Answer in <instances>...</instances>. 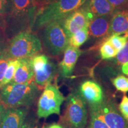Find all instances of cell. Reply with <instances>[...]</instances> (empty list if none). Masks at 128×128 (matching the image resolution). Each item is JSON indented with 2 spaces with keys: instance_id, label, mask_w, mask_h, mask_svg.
Listing matches in <instances>:
<instances>
[{
  "instance_id": "1",
  "label": "cell",
  "mask_w": 128,
  "mask_h": 128,
  "mask_svg": "<svg viewBox=\"0 0 128 128\" xmlns=\"http://www.w3.org/2000/svg\"><path fill=\"white\" fill-rule=\"evenodd\" d=\"M39 87L34 80L25 83H9L0 90V100L6 109L28 108L36 100Z\"/></svg>"
},
{
  "instance_id": "2",
  "label": "cell",
  "mask_w": 128,
  "mask_h": 128,
  "mask_svg": "<svg viewBox=\"0 0 128 128\" xmlns=\"http://www.w3.org/2000/svg\"><path fill=\"white\" fill-rule=\"evenodd\" d=\"M41 50L42 44L38 36L29 31H25L12 38L2 54L10 60L28 58Z\"/></svg>"
},
{
  "instance_id": "3",
  "label": "cell",
  "mask_w": 128,
  "mask_h": 128,
  "mask_svg": "<svg viewBox=\"0 0 128 128\" xmlns=\"http://www.w3.org/2000/svg\"><path fill=\"white\" fill-rule=\"evenodd\" d=\"M86 1L56 0L40 12H38L34 22L35 28H40L50 22L63 20L72 12L81 8Z\"/></svg>"
},
{
  "instance_id": "4",
  "label": "cell",
  "mask_w": 128,
  "mask_h": 128,
  "mask_svg": "<svg viewBox=\"0 0 128 128\" xmlns=\"http://www.w3.org/2000/svg\"><path fill=\"white\" fill-rule=\"evenodd\" d=\"M63 120L68 128H84L87 124L86 103L79 92H72L67 97Z\"/></svg>"
},
{
  "instance_id": "5",
  "label": "cell",
  "mask_w": 128,
  "mask_h": 128,
  "mask_svg": "<svg viewBox=\"0 0 128 128\" xmlns=\"http://www.w3.org/2000/svg\"><path fill=\"white\" fill-rule=\"evenodd\" d=\"M44 44L51 55L57 56L65 51L69 44V38L64 30L62 21H55L45 26Z\"/></svg>"
},
{
  "instance_id": "6",
  "label": "cell",
  "mask_w": 128,
  "mask_h": 128,
  "mask_svg": "<svg viewBox=\"0 0 128 128\" xmlns=\"http://www.w3.org/2000/svg\"><path fill=\"white\" fill-rule=\"evenodd\" d=\"M65 98L55 85L49 84L44 87L38 101L37 114L39 118H47L54 114H60Z\"/></svg>"
},
{
  "instance_id": "7",
  "label": "cell",
  "mask_w": 128,
  "mask_h": 128,
  "mask_svg": "<svg viewBox=\"0 0 128 128\" xmlns=\"http://www.w3.org/2000/svg\"><path fill=\"white\" fill-rule=\"evenodd\" d=\"M90 107V111L100 118L109 128H128V122L120 114L113 102L104 100L100 104Z\"/></svg>"
},
{
  "instance_id": "8",
  "label": "cell",
  "mask_w": 128,
  "mask_h": 128,
  "mask_svg": "<svg viewBox=\"0 0 128 128\" xmlns=\"http://www.w3.org/2000/svg\"><path fill=\"white\" fill-rule=\"evenodd\" d=\"M92 17L83 8H80L62 20L64 30L68 38L82 28H88Z\"/></svg>"
},
{
  "instance_id": "9",
  "label": "cell",
  "mask_w": 128,
  "mask_h": 128,
  "mask_svg": "<svg viewBox=\"0 0 128 128\" xmlns=\"http://www.w3.org/2000/svg\"><path fill=\"white\" fill-rule=\"evenodd\" d=\"M79 92L90 106L100 104L104 101L102 88L95 81L88 80L83 82L80 87Z\"/></svg>"
},
{
  "instance_id": "10",
  "label": "cell",
  "mask_w": 128,
  "mask_h": 128,
  "mask_svg": "<svg viewBox=\"0 0 128 128\" xmlns=\"http://www.w3.org/2000/svg\"><path fill=\"white\" fill-rule=\"evenodd\" d=\"M28 113L27 108H7L0 121V128H22Z\"/></svg>"
},
{
  "instance_id": "11",
  "label": "cell",
  "mask_w": 128,
  "mask_h": 128,
  "mask_svg": "<svg viewBox=\"0 0 128 128\" xmlns=\"http://www.w3.org/2000/svg\"><path fill=\"white\" fill-rule=\"evenodd\" d=\"M82 51L70 45L64 51V58L59 64L60 73L64 77H68L73 73L76 62Z\"/></svg>"
},
{
  "instance_id": "12",
  "label": "cell",
  "mask_w": 128,
  "mask_h": 128,
  "mask_svg": "<svg viewBox=\"0 0 128 128\" xmlns=\"http://www.w3.org/2000/svg\"><path fill=\"white\" fill-rule=\"evenodd\" d=\"M128 34V10H117L111 17L107 38L112 35Z\"/></svg>"
},
{
  "instance_id": "13",
  "label": "cell",
  "mask_w": 128,
  "mask_h": 128,
  "mask_svg": "<svg viewBox=\"0 0 128 128\" xmlns=\"http://www.w3.org/2000/svg\"><path fill=\"white\" fill-rule=\"evenodd\" d=\"M82 8L92 17L111 16L115 12L108 0H87Z\"/></svg>"
},
{
  "instance_id": "14",
  "label": "cell",
  "mask_w": 128,
  "mask_h": 128,
  "mask_svg": "<svg viewBox=\"0 0 128 128\" xmlns=\"http://www.w3.org/2000/svg\"><path fill=\"white\" fill-rule=\"evenodd\" d=\"M110 19V16H101L92 18L88 28L89 36L93 38H100L108 36Z\"/></svg>"
},
{
  "instance_id": "15",
  "label": "cell",
  "mask_w": 128,
  "mask_h": 128,
  "mask_svg": "<svg viewBox=\"0 0 128 128\" xmlns=\"http://www.w3.org/2000/svg\"><path fill=\"white\" fill-rule=\"evenodd\" d=\"M33 80H34V71L32 66L31 58L20 59V63L10 82L21 84Z\"/></svg>"
},
{
  "instance_id": "16",
  "label": "cell",
  "mask_w": 128,
  "mask_h": 128,
  "mask_svg": "<svg viewBox=\"0 0 128 128\" xmlns=\"http://www.w3.org/2000/svg\"><path fill=\"white\" fill-rule=\"evenodd\" d=\"M56 70L55 64L49 60L42 70L34 72V81L40 90L50 84L55 76Z\"/></svg>"
},
{
  "instance_id": "17",
  "label": "cell",
  "mask_w": 128,
  "mask_h": 128,
  "mask_svg": "<svg viewBox=\"0 0 128 128\" xmlns=\"http://www.w3.org/2000/svg\"><path fill=\"white\" fill-rule=\"evenodd\" d=\"M10 10L14 17H20L33 12L36 7L33 0H10Z\"/></svg>"
},
{
  "instance_id": "18",
  "label": "cell",
  "mask_w": 128,
  "mask_h": 128,
  "mask_svg": "<svg viewBox=\"0 0 128 128\" xmlns=\"http://www.w3.org/2000/svg\"><path fill=\"white\" fill-rule=\"evenodd\" d=\"M88 28H82L78 30L76 33L69 38V44L73 47L79 48L88 39Z\"/></svg>"
},
{
  "instance_id": "19",
  "label": "cell",
  "mask_w": 128,
  "mask_h": 128,
  "mask_svg": "<svg viewBox=\"0 0 128 128\" xmlns=\"http://www.w3.org/2000/svg\"><path fill=\"white\" fill-rule=\"evenodd\" d=\"M19 63H20V59H12L10 60L6 72H5L4 78L1 82V89L12 81Z\"/></svg>"
},
{
  "instance_id": "20",
  "label": "cell",
  "mask_w": 128,
  "mask_h": 128,
  "mask_svg": "<svg viewBox=\"0 0 128 128\" xmlns=\"http://www.w3.org/2000/svg\"><path fill=\"white\" fill-rule=\"evenodd\" d=\"M99 52L101 57L103 60H111L116 57L118 52L114 47L112 45V44L109 42L108 39H106L101 44Z\"/></svg>"
},
{
  "instance_id": "21",
  "label": "cell",
  "mask_w": 128,
  "mask_h": 128,
  "mask_svg": "<svg viewBox=\"0 0 128 128\" xmlns=\"http://www.w3.org/2000/svg\"><path fill=\"white\" fill-rule=\"evenodd\" d=\"M107 39L114 49L119 52L125 45L128 39V34H124V36L113 34L107 38Z\"/></svg>"
},
{
  "instance_id": "22",
  "label": "cell",
  "mask_w": 128,
  "mask_h": 128,
  "mask_svg": "<svg viewBox=\"0 0 128 128\" xmlns=\"http://www.w3.org/2000/svg\"><path fill=\"white\" fill-rule=\"evenodd\" d=\"M49 60L47 56L44 54L36 55L31 58V64L34 72L42 70Z\"/></svg>"
},
{
  "instance_id": "23",
  "label": "cell",
  "mask_w": 128,
  "mask_h": 128,
  "mask_svg": "<svg viewBox=\"0 0 128 128\" xmlns=\"http://www.w3.org/2000/svg\"><path fill=\"white\" fill-rule=\"evenodd\" d=\"M112 82L117 90L124 93L128 92V78L119 75L112 80Z\"/></svg>"
},
{
  "instance_id": "24",
  "label": "cell",
  "mask_w": 128,
  "mask_h": 128,
  "mask_svg": "<svg viewBox=\"0 0 128 128\" xmlns=\"http://www.w3.org/2000/svg\"><path fill=\"white\" fill-rule=\"evenodd\" d=\"M88 128H109L97 115L90 111V122Z\"/></svg>"
},
{
  "instance_id": "25",
  "label": "cell",
  "mask_w": 128,
  "mask_h": 128,
  "mask_svg": "<svg viewBox=\"0 0 128 128\" xmlns=\"http://www.w3.org/2000/svg\"><path fill=\"white\" fill-rule=\"evenodd\" d=\"M116 58L117 63L119 65H122L123 64L128 62V40L124 48L118 52Z\"/></svg>"
},
{
  "instance_id": "26",
  "label": "cell",
  "mask_w": 128,
  "mask_h": 128,
  "mask_svg": "<svg viewBox=\"0 0 128 128\" xmlns=\"http://www.w3.org/2000/svg\"><path fill=\"white\" fill-rule=\"evenodd\" d=\"M10 60V59L5 56L4 55H2V54H1V55H0V89H1V82L4 78L5 72H6Z\"/></svg>"
},
{
  "instance_id": "27",
  "label": "cell",
  "mask_w": 128,
  "mask_h": 128,
  "mask_svg": "<svg viewBox=\"0 0 128 128\" xmlns=\"http://www.w3.org/2000/svg\"><path fill=\"white\" fill-rule=\"evenodd\" d=\"M119 109L122 116L128 122V97L126 95L123 96L120 103L119 105Z\"/></svg>"
},
{
  "instance_id": "28",
  "label": "cell",
  "mask_w": 128,
  "mask_h": 128,
  "mask_svg": "<svg viewBox=\"0 0 128 128\" xmlns=\"http://www.w3.org/2000/svg\"><path fill=\"white\" fill-rule=\"evenodd\" d=\"M56 1V0H36L35 6L38 7V12H40L43 9L47 7L48 5Z\"/></svg>"
},
{
  "instance_id": "29",
  "label": "cell",
  "mask_w": 128,
  "mask_h": 128,
  "mask_svg": "<svg viewBox=\"0 0 128 128\" xmlns=\"http://www.w3.org/2000/svg\"><path fill=\"white\" fill-rule=\"evenodd\" d=\"M10 10V3L8 0H0V14L2 15Z\"/></svg>"
},
{
  "instance_id": "30",
  "label": "cell",
  "mask_w": 128,
  "mask_h": 128,
  "mask_svg": "<svg viewBox=\"0 0 128 128\" xmlns=\"http://www.w3.org/2000/svg\"><path fill=\"white\" fill-rule=\"evenodd\" d=\"M108 1L115 10L121 8L128 2V0H108Z\"/></svg>"
},
{
  "instance_id": "31",
  "label": "cell",
  "mask_w": 128,
  "mask_h": 128,
  "mask_svg": "<svg viewBox=\"0 0 128 128\" xmlns=\"http://www.w3.org/2000/svg\"><path fill=\"white\" fill-rule=\"evenodd\" d=\"M122 71L124 74L128 76V62L122 64Z\"/></svg>"
},
{
  "instance_id": "32",
  "label": "cell",
  "mask_w": 128,
  "mask_h": 128,
  "mask_svg": "<svg viewBox=\"0 0 128 128\" xmlns=\"http://www.w3.org/2000/svg\"><path fill=\"white\" fill-rule=\"evenodd\" d=\"M6 110V108H5L4 106L2 105V104L1 102V100H0V121H1L2 115L4 114L5 110Z\"/></svg>"
},
{
  "instance_id": "33",
  "label": "cell",
  "mask_w": 128,
  "mask_h": 128,
  "mask_svg": "<svg viewBox=\"0 0 128 128\" xmlns=\"http://www.w3.org/2000/svg\"><path fill=\"white\" fill-rule=\"evenodd\" d=\"M44 128H64L62 125H60V124H50V125L48 126V127Z\"/></svg>"
},
{
  "instance_id": "34",
  "label": "cell",
  "mask_w": 128,
  "mask_h": 128,
  "mask_svg": "<svg viewBox=\"0 0 128 128\" xmlns=\"http://www.w3.org/2000/svg\"><path fill=\"white\" fill-rule=\"evenodd\" d=\"M5 47H6V46H4V43L2 42V39L0 38V55H1V54H2L3 51H4Z\"/></svg>"
},
{
  "instance_id": "35",
  "label": "cell",
  "mask_w": 128,
  "mask_h": 128,
  "mask_svg": "<svg viewBox=\"0 0 128 128\" xmlns=\"http://www.w3.org/2000/svg\"><path fill=\"white\" fill-rule=\"evenodd\" d=\"M22 128H33V126H32V124H30L28 123H26V124H24L22 126Z\"/></svg>"
},
{
  "instance_id": "36",
  "label": "cell",
  "mask_w": 128,
  "mask_h": 128,
  "mask_svg": "<svg viewBox=\"0 0 128 128\" xmlns=\"http://www.w3.org/2000/svg\"><path fill=\"white\" fill-rule=\"evenodd\" d=\"M3 24H4V19L2 16L0 14V29L2 28Z\"/></svg>"
},
{
  "instance_id": "37",
  "label": "cell",
  "mask_w": 128,
  "mask_h": 128,
  "mask_svg": "<svg viewBox=\"0 0 128 128\" xmlns=\"http://www.w3.org/2000/svg\"><path fill=\"white\" fill-rule=\"evenodd\" d=\"M36 0H33V4H34V6H35V2H36ZM36 7V6H35Z\"/></svg>"
},
{
  "instance_id": "38",
  "label": "cell",
  "mask_w": 128,
  "mask_h": 128,
  "mask_svg": "<svg viewBox=\"0 0 128 128\" xmlns=\"http://www.w3.org/2000/svg\"></svg>"
}]
</instances>
